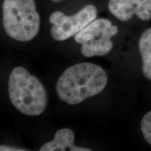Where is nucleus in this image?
<instances>
[{
    "mask_svg": "<svg viewBox=\"0 0 151 151\" xmlns=\"http://www.w3.org/2000/svg\"><path fill=\"white\" fill-rule=\"evenodd\" d=\"M108 6L121 21H127L134 14L142 20H151V0H110Z\"/></svg>",
    "mask_w": 151,
    "mask_h": 151,
    "instance_id": "423d86ee",
    "label": "nucleus"
},
{
    "mask_svg": "<svg viewBox=\"0 0 151 151\" xmlns=\"http://www.w3.org/2000/svg\"><path fill=\"white\" fill-rule=\"evenodd\" d=\"M2 11L4 28L9 37L27 42L38 35L40 16L35 0H4Z\"/></svg>",
    "mask_w": 151,
    "mask_h": 151,
    "instance_id": "7ed1b4c3",
    "label": "nucleus"
},
{
    "mask_svg": "<svg viewBox=\"0 0 151 151\" xmlns=\"http://www.w3.org/2000/svg\"><path fill=\"white\" fill-rule=\"evenodd\" d=\"M139 49L142 59V71L145 78L151 81V27L143 32L139 39Z\"/></svg>",
    "mask_w": 151,
    "mask_h": 151,
    "instance_id": "6e6552de",
    "label": "nucleus"
},
{
    "mask_svg": "<svg viewBox=\"0 0 151 151\" xmlns=\"http://www.w3.org/2000/svg\"><path fill=\"white\" fill-rule=\"evenodd\" d=\"M118 32L116 26L105 18L95 19L74 36L76 42L81 45V52L86 58L103 56L113 48L111 39Z\"/></svg>",
    "mask_w": 151,
    "mask_h": 151,
    "instance_id": "20e7f679",
    "label": "nucleus"
},
{
    "mask_svg": "<svg viewBox=\"0 0 151 151\" xmlns=\"http://www.w3.org/2000/svg\"><path fill=\"white\" fill-rule=\"evenodd\" d=\"M97 16V9L92 4L87 5L73 16H67L61 11H55L49 21L52 24L50 33L55 40L62 41L74 37Z\"/></svg>",
    "mask_w": 151,
    "mask_h": 151,
    "instance_id": "39448f33",
    "label": "nucleus"
},
{
    "mask_svg": "<svg viewBox=\"0 0 151 151\" xmlns=\"http://www.w3.org/2000/svg\"><path fill=\"white\" fill-rule=\"evenodd\" d=\"M141 129L145 140L151 145V111L143 116L141 122Z\"/></svg>",
    "mask_w": 151,
    "mask_h": 151,
    "instance_id": "1a4fd4ad",
    "label": "nucleus"
},
{
    "mask_svg": "<svg viewBox=\"0 0 151 151\" xmlns=\"http://www.w3.org/2000/svg\"><path fill=\"white\" fill-rule=\"evenodd\" d=\"M9 96L11 104L22 114L37 116L46 110L48 96L43 84L24 67L14 68L8 83Z\"/></svg>",
    "mask_w": 151,
    "mask_h": 151,
    "instance_id": "f03ea898",
    "label": "nucleus"
},
{
    "mask_svg": "<svg viewBox=\"0 0 151 151\" xmlns=\"http://www.w3.org/2000/svg\"><path fill=\"white\" fill-rule=\"evenodd\" d=\"M1 150H24L21 149H15V148H11L9 146H1Z\"/></svg>",
    "mask_w": 151,
    "mask_h": 151,
    "instance_id": "9d476101",
    "label": "nucleus"
},
{
    "mask_svg": "<svg viewBox=\"0 0 151 151\" xmlns=\"http://www.w3.org/2000/svg\"><path fill=\"white\" fill-rule=\"evenodd\" d=\"M51 1H54V2H58V1H62V0H51Z\"/></svg>",
    "mask_w": 151,
    "mask_h": 151,
    "instance_id": "9b49d317",
    "label": "nucleus"
},
{
    "mask_svg": "<svg viewBox=\"0 0 151 151\" xmlns=\"http://www.w3.org/2000/svg\"><path fill=\"white\" fill-rule=\"evenodd\" d=\"M75 135L72 130L62 128L56 132L52 141L43 145L40 151H90L87 148L76 146L74 143Z\"/></svg>",
    "mask_w": 151,
    "mask_h": 151,
    "instance_id": "0eeeda50",
    "label": "nucleus"
},
{
    "mask_svg": "<svg viewBox=\"0 0 151 151\" xmlns=\"http://www.w3.org/2000/svg\"><path fill=\"white\" fill-rule=\"evenodd\" d=\"M108 82V76L100 66L90 62L74 65L62 73L56 83L58 97L67 104H78L99 94Z\"/></svg>",
    "mask_w": 151,
    "mask_h": 151,
    "instance_id": "f257e3e1",
    "label": "nucleus"
}]
</instances>
